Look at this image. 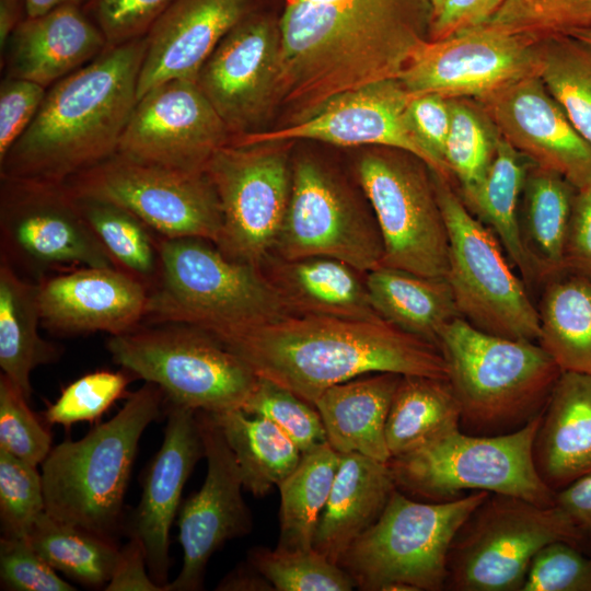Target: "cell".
<instances>
[{"label": "cell", "mask_w": 591, "mask_h": 591, "mask_svg": "<svg viewBox=\"0 0 591 591\" xmlns=\"http://www.w3.org/2000/svg\"><path fill=\"white\" fill-rule=\"evenodd\" d=\"M276 103L308 117L331 97L397 79L424 39L408 0H283Z\"/></svg>", "instance_id": "cell-1"}, {"label": "cell", "mask_w": 591, "mask_h": 591, "mask_svg": "<svg viewBox=\"0 0 591 591\" xmlns=\"http://www.w3.org/2000/svg\"><path fill=\"white\" fill-rule=\"evenodd\" d=\"M217 339L257 378L312 405L328 387L374 372L448 379L436 345L383 318L289 314Z\"/></svg>", "instance_id": "cell-2"}, {"label": "cell", "mask_w": 591, "mask_h": 591, "mask_svg": "<svg viewBox=\"0 0 591 591\" xmlns=\"http://www.w3.org/2000/svg\"><path fill=\"white\" fill-rule=\"evenodd\" d=\"M144 37L108 47L47 89L0 177L65 183L117 153L137 102Z\"/></svg>", "instance_id": "cell-3"}, {"label": "cell", "mask_w": 591, "mask_h": 591, "mask_svg": "<svg viewBox=\"0 0 591 591\" xmlns=\"http://www.w3.org/2000/svg\"><path fill=\"white\" fill-rule=\"evenodd\" d=\"M460 405V429L472 436L518 431L538 417L561 374L537 343L484 332L457 317L438 340Z\"/></svg>", "instance_id": "cell-4"}, {"label": "cell", "mask_w": 591, "mask_h": 591, "mask_svg": "<svg viewBox=\"0 0 591 591\" xmlns=\"http://www.w3.org/2000/svg\"><path fill=\"white\" fill-rule=\"evenodd\" d=\"M165 399L158 385L146 382L109 420L51 448L40 464L45 512L114 538L140 438Z\"/></svg>", "instance_id": "cell-5"}, {"label": "cell", "mask_w": 591, "mask_h": 591, "mask_svg": "<svg viewBox=\"0 0 591 591\" xmlns=\"http://www.w3.org/2000/svg\"><path fill=\"white\" fill-rule=\"evenodd\" d=\"M160 275L144 320L198 327L218 338L291 314L260 267L212 242L158 235Z\"/></svg>", "instance_id": "cell-6"}, {"label": "cell", "mask_w": 591, "mask_h": 591, "mask_svg": "<svg viewBox=\"0 0 591 591\" xmlns=\"http://www.w3.org/2000/svg\"><path fill=\"white\" fill-rule=\"evenodd\" d=\"M488 494L473 491L432 502L414 500L396 488L378 520L351 543L338 565L364 591L445 590L452 540Z\"/></svg>", "instance_id": "cell-7"}, {"label": "cell", "mask_w": 591, "mask_h": 591, "mask_svg": "<svg viewBox=\"0 0 591 591\" xmlns=\"http://www.w3.org/2000/svg\"><path fill=\"white\" fill-rule=\"evenodd\" d=\"M541 416L518 431L499 436H472L459 428L392 457L387 464L396 487L432 502L487 491L554 506L555 491L542 480L533 461Z\"/></svg>", "instance_id": "cell-8"}, {"label": "cell", "mask_w": 591, "mask_h": 591, "mask_svg": "<svg viewBox=\"0 0 591 591\" xmlns=\"http://www.w3.org/2000/svg\"><path fill=\"white\" fill-rule=\"evenodd\" d=\"M115 363L158 385L166 402L208 413L242 408L258 378L209 333L186 324L161 323L111 336Z\"/></svg>", "instance_id": "cell-9"}, {"label": "cell", "mask_w": 591, "mask_h": 591, "mask_svg": "<svg viewBox=\"0 0 591 591\" xmlns=\"http://www.w3.org/2000/svg\"><path fill=\"white\" fill-rule=\"evenodd\" d=\"M554 541L586 544L555 505L489 493L452 540L445 590L522 591L533 557Z\"/></svg>", "instance_id": "cell-10"}, {"label": "cell", "mask_w": 591, "mask_h": 591, "mask_svg": "<svg viewBox=\"0 0 591 591\" xmlns=\"http://www.w3.org/2000/svg\"><path fill=\"white\" fill-rule=\"evenodd\" d=\"M431 172L449 235L445 278L461 316L490 334L537 341V308L500 241L456 195L450 179Z\"/></svg>", "instance_id": "cell-11"}, {"label": "cell", "mask_w": 591, "mask_h": 591, "mask_svg": "<svg viewBox=\"0 0 591 591\" xmlns=\"http://www.w3.org/2000/svg\"><path fill=\"white\" fill-rule=\"evenodd\" d=\"M429 170L418 158L398 150L366 152L356 165L382 236L381 265L445 277L449 235Z\"/></svg>", "instance_id": "cell-12"}, {"label": "cell", "mask_w": 591, "mask_h": 591, "mask_svg": "<svg viewBox=\"0 0 591 591\" xmlns=\"http://www.w3.org/2000/svg\"><path fill=\"white\" fill-rule=\"evenodd\" d=\"M0 258L35 281L80 267H115L65 183L0 177Z\"/></svg>", "instance_id": "cell-13"}, {"label": "cell", "mask_w": 591, "mask_h": 591, "mask_svg": "<svg viewBox=\"0 0 591 591\" xmlns=\"http://www.w3.org/2000/svg\"><path fill=\"white\" fill-rule=\"evenodd\" d=\"M78 197L125 208L162 237L219 242L222 216L205 172L193 173L115 154L65 182Z\"/></svg>", "instance_id": "cell-14"}, {"label": "cell", "mask_w": 591, "mask_h": 591, "mask_svg": "<svg viewBox=\"0 0 591 591\" xmlns=\"http://www.w3.org/2000/svg\"><path fill=\"white\" fill-rule=\"evenodd\" d=\"M383 241L368 210L329 167L310 157L291 164V193L273 254L326 256L366 274L382 264Z\"/></svg>", "instance_id": "cell-15"}, {"label": "cell", "mask_w": 591, "mask_h": 591, "mask_svg": "<svg viewBox=\"0 0 591 591\" xmlns=\"http://www.w3.org/2000/svg\"><path fill=\"white\" fill-rule=\"evenodd\" d=\"M277 144L229 142L205 170L222 216L216 246L228 257L257 267L274 252L291 193V164Z\"/></svg>", "instance_id": "cell-16"}, {"label": "cell", "mask_w": 591, "mask_h": 591, "mask_svg": "<svg viewBox=\"0 0 591 591\" xmlns=\"http://www.w3.org/2000/svg\"><path fill=\"white\" fill-rule=\"evenodd\" d=\"M541 46L535 35L489 24L441 39H421L398 76L412 94L478 101L532 74H538Z\"/></svg>", "instance_id": "cell-17"}, {"label": "cell", "mask_w": 591, "mask_h": 591, "mask_svg": "<svg viewBox=\"0 0 591 591\" xmlns=\"http://www.w3.org/2000/svg\"><path fill=\"white\" fill-rule=\"evenodd\" d=\"M231 138L228 126L196 82L170 80L137 100L117 154L199 173L205 172L212 155Z\"/></svg>", "instance_id": "cell-18"}, {"label": "cell", "mask_w": 591, "mask_h": 591, "mask_svg": "<svg viewBox=\"0 0 591 591\" xmlns=\"http://www.w3.org/2000/svg\"><path fill=\"white\" fill-rule=\"evenodd\" d=\"M414 95L398 79L372 82L331 97L286 127L236 135L231 142L252 146L309 139L340 147L380 146L409 153L445 177L410 127L407 107Z\"/></svg>", "instance_id": "cell-19"}, {"label": "cell", "mask_w": 591, "mask_h": 591, "mask_svg": "<svg viewBox=\"0 0 591 591\" xmlns=\"http://www.w3.org/2000/svg\"><path fill=\"white\" fill-rule=\"evenodd\" d=\"M207 473L202 486L178 510L183 567L164 591L202 589L210 557L224 543L248 534L253 522L242 496V477L232 450L212 415L196 410Z\"/></svg>", "instance_id": "cell-20"}, {"label": "cell", "mask_w": 591, "mask_h": 591, "mask_svg": "<svg viewBox=\"0 0 591 591\" xmlns=\"http://www.w3.org/2000/svg\"><path fill=\"white\" fill-rule=\"evenodd\" d=\"M279 63L278 19L255 10L223 37L195 82L232 136L242 135L276 103Z\"/></svg>", "instance_id": "cell-21"}, {"label": "cell", "mask_w": 591, "mask_h": 591, "mask_svg": "<svg viewBox=\"0 0 591 591\" xmlns=\"http://www.w3.org/2000/svg\"><path fill=\"white\" fill-rule=\"evenodd\" d=\"M498 134L534 165L577 189L591 183V144L577 131L538 74L479 100Z\"/></svg>", "instance_id": "cell-22"}, {"label": "cell", "mask_w": 591, "mask_h": 591, "mask_svg": "<svg viewBox=\"0 0 591 591\" xmlns=\"http://www.w3.org/2000/svg\"><path fill=\"white\" fill-rule=\"evenodd\" d=\"M166 403L163 442L146 470L141 498L128 523L129 536L143 546L151 578L163 588L169 583L171 565L170 530L183 488L205 456L196 410Z\"/></svg>", "instance_id": "cell-23"}, {"label": "cell", "mask_w": 591, "mask_h": 591, "mask_svg": "<svg viewBox=\"0 0 591 591\" xmlns=\"http://www.w3.org/2000/svg\"><path fill=\"white\" fill-rule=\"evenodd\" d=\"M42 324L63 334L120 335L144 321L149 289L115 267H80L42 278Z\"/></svg>", "instance_id": "cell-24"}, {"label": "cell", "mask_w": 591, "mask_h": 591, "mask_svg": "<svg viewBox=\"0 0 591 591\" xmlns=\"http://www.w3.org/2000/svg\"><path fill=\"white\" fill-rule=\"evenodd\" d=\"M255 10L256 0H173L144 36L137 100L170 80L195 82L223 37Z\"/></svg>", "instance_id": "cell-25"}, {"label": "cell", "mask_w": 591, "mask_h": 591, "mask_svg": "<svg viewBox=\"0 0 591 591\" xmlns=\"http://www.w3.org/2000/svg\"><path fill=\"white\" fill-rule=\"evenodd\" d=\"M107 48V42L81 5L67 4L26 16L1 51L4 77L28 80L48 89L85 66Z\"/></svg>", "instance_id": "cell-26"}, {"label": "cell", "mask_w": 591, "mask_h": 591, "mask_svg": "<svg viewBox=\"0 0 591 591\" xmlns=\"http://www.w3.org/2000/svg\"><path fill=\"white\" fill-rule=\"evenodd\" d=\"M533 461L555 493L591 473V374L561 372L536 429Z\"/></svg>", "instance_id": "cell-27"}, {"label": "cell", "mask_w": 591, "mask_h": 591, "mask_svg": "<svg viewBox=\"0 0 591 591\" xmlns=\"http://www.w3.org/2000/svg\"><path fill=\"white\" fill-rule=\"evenodd\" d=\"M260 269L291 314L381 318L371 304L366 274L343 260L326 256L283 259L270 254Z\"/></svg>", "instance_id": "cell-28"}, {"label": "cell", "mask_w": 591, "mask_h": 591, "mask_svg": "<svg viewBox=\"0 0 591 591\" xmlns=\"http://www.w3.org/2000/svg\"><path fill=\"white\" fill-rule=\"evenodd\" d=\"M396 488L387 463L356 452L340 453L313 548L338 564L351 543L378 520Z\"/></svg>", "instance_id": "cell-29"}, {"label": "cell", "mask_w": 591, "mask_h": 591, "mask_svg": "<svg viewBox=\"0 0 591 591\" xmlns=\"http://www.w3.org/2000/svg\"><path fill=\"white\" fill-rule=\"evenodd\" d=\"M401 376L393 372L369 373L335 384L321 394L314 406L335 451L390 462L385 429Z\"/></svg>", "instance_id": "cell-30"}, {"label": "cell", "mask_w": 591, "mask_h": 591, "mask_svg": "<svg viewBox=\"0 0 591 591\" xmlns=\"http://www.w3.org/2000/svg\"><path fill=\"white\" fill-rule=\"evenodd\" d=\"M364 277L371 304L381 318L437 347L442 329L462 317L445 277L383 265Z\"/></svg>", "instance_id": "cell-31"}, {"label": "cell", "mask_w": 591, "mask_h": 591, "mask_svg": "<svg viewBox=\"0 0 591 591\" xmlns=\"http://www.w3.org/2000/svg\"><path fill=\"white\" fill-rule=\"evenodd\" d=\"M40 323L38 282L0 258V368L27 399L34 369L59 357L58 347L39 335Z\"/></svg>", "instance_id": "cell-32"}, {"label": "cell", "mask_w": 591, "mask_h": 591, "mask_svg": "<svg viewBox=\"0 0 591 591\" xmlns=\"http://www.w3.org/2000/svg\"><path fill=\"white\" fill-rule=\"evenodd\" d=\"M577 192L572 184L554 171L534 164L528 171L519 225L536 280L544 281L564 268Z\"/></svg>", "instance_id": "cell-33"}, {"label": "cell", "mask_w": 591, "mask_h": 591, "mask_svg": "<svg viewBox=\"0 0 591 591\" xmlns=\"http://www.w3.org/2000/svg\"><path fill=\"white\" fill-rule=\"evenodd\" d=\"M543 282L537 343L561 371L591 374V275L563 268Z\"/></svg>", "instance_id": "cell-34"}, {"label": "cell", "mask_w": 591, "mask_h": 591, "mask_svg": "<svg viewBox=\"0 0 591 591\" xmlns=\"http://www.w3.org/2000/svg\"><path fill=\"white\" fill-rule=\"evenodd\" d=\"M460 416V405L448 379L402 375L385 429L391 456L409 453L459 429Z\"/></svg>", "instance_id": "cell-35"}, {"label": "cell", "mask_w": 591, "mask_h": 591, "mask_svg": "<svg viewBox=\"0 0 591 591\" xmlns=\"http://www.w3.org/2000/svg\"><path fill=\"white\" fill-rule=\"evenodd\" d=\"M210 414L234 454L243 487L254 496H265L300 462V449L268 419L242 408Z\"/></svg>", "instance_id": "cell-36"}, {"label": "cell", "mask_w": 591, "mask_h": 591, "mask_svg": "<svg viewBox=\"0 0 591 591\" xmlns=\"http://www.w3.org/2000/svg\"><path fill=\"white\" fill-rule=\"evenodd\" d=\"M529 169L523 155L499 137L483 183L471 198L463 200L496 234L512 266L525 282L536 280L519 225V201Z\"/></svg>", "instance_id": "cell-37"}, {"label": "cell", "mask_w": 591, "mask_h": 591, "mask_svg": "<svg viewBox=\"0 0 591 591\" xmlns=\"http://www.w3.org/2000/svg\"><path fill=\"white\" fill-rule=\"evenodd\" d=\"M340 454L328 442L303 453L279 484L278 548L310 549L339 465Z\"/></svg>", "instance_id": "cell-38"}, {"label": "cell", "mask_w": 591, "mask_h": 591, "mask_svg": "<svg viewBox=\"0 0 591 591\" xmlns=\"http://www.w3.org/2000/svg\"><path fill=\"white\" fill-rule=\"evenodd\" d=\"M26 540L57 571L89 588H105L120 549L114 538L60 522L43 512Z\"/></svg>", "instance_id": "cell-39"}, {"label": "cell", "mask_w": 591, "mask_h": 591, "mask_svg": "<svg viewBox=\"0 0 591 591\" xmlns=\"http://www.w3.org/2000/svg\"><path fill=\"white\" fill-rule=\"evenodd\" d=\"M76 198L85 221L115 267L150 290L160 275L158 235L120 206L94 198Z\"/></svg>", "instance_id": "cell-40"}, {"label": "cell", "mask_w": 591, "mask_h": 591, "mask_svg": "<svg viewBox=\"0 0 591 591\" xmlns=\"http://www.w3.org/2000/svg\"><path fill=\"white\" fill-rule=\"evenodd\" d=\"M538 76L577 131L591 144V46L556 33L541 46Z\"/></svg>", "instance_id": "cell-41"}, {"label": "cell", "mask_w": 591, "mask_h": 591, "mask_svg": "<svg viewBox=\"0 0 591 591\" xmlns=\"http://www.w3.org/2000/svg\"><path fill=\"white\" fill-rule=\"evenodd\" d=\"M451 125L444 160L467 200L483 183L500 135L487 114L460 99H449Z\"/></svg>", "instance_id": "cell-42"}, {"label": "cell", "mask_w": 591, "mask_h": 591, "mask_svg": "<svg viewBox=\"0 0 591 591\" xmlns=\"http://www.w3.org/2000/svg\"><path fill=\"white\" fill-rule=\"evenodd\" d=\"M247 561L275 591H350L356 583L349 573L325 555L310 549H282L256 546Z\"/></svg>", "instance_id": "cell-43"}, {"label": "cell", "mask_w": 591, "mask_h": 591, "mask_svg": "<svg viewBox=\"0 0 591 591\" xmlns=\"http://www.w3.org/2000/svg\"><path fill=\"white\" fill-rule=\"evenodd\" d=\"M242 409L275 424L296 443L302 454L327 442L316 407L268 380L258 378Z\"/></svg>", "instance_id": "cell-44"}, {"label": "cell", "mask_w": 591, "mask_h": 591, "mask_svg": "<svg viewBox=\"0 0 591 591\" xmlns=\"http://www.w3.org/2000/svg\"><path fill=\"white\" fill-rule=\"evenodd\" d=\"M45 512L42 473L0 450V520L2 535L26 537L35 520Z\"/></svg>", "instance_id": "cell-45"}, {"label": "cell", "mask_w": 591, "mask_h": 591, "mask_svg": "<svg viewBox=\"0 0 591 591\" xmlns=\"http://www.w3.org/2000/svg\"><path fill=\"white\" fill-rule=\"evenodd\" d=\"M23 392L1 373L0 450L38 466L51 450V434L31 410Z\"/></svg>", "instance_id": "cell-46"}, {"label": "cell", "mask_w": 591, "mask_h": 591, "mask_svg": "<svg viewBox=\"0 0 591 591\" xmlns=\"http://www.w3.org/2000/svg\"><path fill=\"white\" fill-rule=\"evenodd\" d=\"M129 380L123 372L96 371L85 374L60 393L47 408L49 424L70 426L100 418L124 393Z\"/></svg>", "instance_id": "cell-47"}, {"label": "cell", "mask_w": 591, "mask_h": 591, "mask_svg": "<svg viewBox=\"0 0 591 591\" xmlns=\"http://www.w3.org/2000/svg\"><path fill=\"white\" fill-rule=\"evenodd\" d=\"M591 0H503L489 25L518 33H561L586 25Z\"/></svg>", "instance_id": "cell-48"}, {"label": "cell", "mask_w": 591, "mask_h": 591, "mask_svg": "<svg viewBox=\"0 0 591 591\" xmlns=\"http://www.w3.org/2000/svg\"><path fill=\"white\" fill-rule=\"evenodd\" d=\"M522 591H591V556L568 541H554L533 557Z\"/></svg>", "instance_id": "cell-49"}, {"label": "cell", "mask_w": 591, "mask_h": 591, "mask_svg": "<svg viewBox=\"0 0 591 591\" xmlns=\"http://www.w3.org/2000/svg\"><path fill=\"white\" fill-rule=\"evenodd\" d=\"M173 0H86L84 12L103 33L107 48L144 37Z\"/></svg>", "instance_id": "cell-50"}, {"label": "cell", "mask_w": 591, "mask_h": 591, "mask_svg": "<svg viewBox=\"0 0 591 591\" xmlns=\"http://www.w3.org/2000/svg\"><path fill=\"white\" fill-rule=\"evenodd\" d=\"M30 544L26 537L2 535L0 580L2 589L13 591H73Z\"/></svg>", "instance_id": "cell-51"}, {"label": "cell", "mask_w": 591, "mask_h": 591, "mask_svg": "<svg viewBox=\"0 0 591 591\" xmlns=\"http://www.w3.org/2000/svg\"><path fill=\"white\" fill-rule=\"evenodd\" d=\"M47 89L19 78L4 77L0 84V161L36 116Z\"/></svg>", "instance_id": "cell-52"}, {"label": "cell", "mask_w": 591, "mask_h": 591, "mask_svg": "<svg viewBox=\"0 0 591 591\" xmlns=\"http://www.w3.org/2000/svg\"><path fill=\"white\" fill-rule=\"evenodd\" d=\"M407 116L418 140L450 179L452 174L444 160L451 125L450 100L434 93L414 95L407 107Z\"/></svg>", "instance_id": "cell-53"}, {"label": "cell", "mask_w": 591, "mask_h": 591, "mask_svg": "<svg viewBox=\"0 0 591 591\" xmlns=\"http://www.w3.org/2000/svg\"><path fill=\"white\" fill-rule=\"evenodd\" d=\"M503 0H445L431 20L430 39H441L461 31L488 24Z\"/></svg>", "instance_id": "cell-54"}, {"label": "cell", "mask_w": 591, "mask_h": 591, "mask_svg": "<svg viewBox=\"0 0 591 591\" xmlns=\"http://www.w3.org/2000/svg\"><path fill=\"white\" fill-rule=\"evenodd\" d=\"M564 268L591 275V183L578 189L575 198Z\"/></svg>", "instance_id": "cell-55"}, {"label": "cell", "mask_w": 591, "mask_h": 591, "mask_svg": "<svg viewBox=\"0 0 591 591\" xmlns=\"http://www.w3.org/2000/svg\"><path fill=\"white\" fill-rule=\"evenodd\" d=\"M106 591H164L150 576L147 558L141 542L130 537L120 548Z\"/></svg>", "instance_id": "cell-56"}, {"label": "cell", "mask_w": 591, "mask_h": 591, "mask_svg": "<svg viewBox=\"0 0 591 591\" xmlns=\"http://www.w3.org/2000/svg\"><path fill=\"white\" fill-rule=\"evenodd\" d=\"M554 505L566 514L586 544H591V473L556 491Z\"/></svg>", "instance_id": "cell-57"}, {"label": "cell", "mask_w": 591, "mask_h": 591, "mask_svg": "<svg viewBox=\"0 0 591 591\" xmlns=\"http://www.w3.org/2000/svg\"><path fill=\"white\" fill-rule=\"evenodd\" d=\"M216 590L219 591H275L270 582L248 561L240 564L225 575Z\"/></svg>", "instance_id": "cell-58"}, {"label": "cell", "mask_w": 591, "mask_h": 591, "mask_svg": "<svg viewBox=\"0 0 591 591\" xmlns=\"http://www.w3.org/2000/svg\"><path fill=\"white\" fill-rule=\"evenodd\" d=\"M26 16L25 0H0V49Z\"/></svg>", "instance_id": "cell-59"}, {"label": "cell", "mask_w": 591, "mask_h": 591, "mask_svg": "<svg viewBox=\"0 0 591 591\" xmlns=\"http://www.w3.org/2000/svg\"><path fill=\"white\" fill-rule=\"evenodd\" d=\"M86 0H25L27 16H37L44 14L55 8L76 4L83 5Z\"/></svg>", "instance_id": "cell-60"}, {"label": "cell", "mask_w": 591, "mask_h": 591, "mask_svg": "<svg viewBox=\"0 0 591 591\" xmlns=\"http://www.w3.org/2000/svg\"><path fill=\"white\" fill-rule=\"evenodd\" d=\"M561 33H566V34L581 40L582 43L591 46V25L572 27V28L566 30V31H564Z\"/></svg>", "instance_id": "cell-61"}, {"label": "cell", "mask_w": 591, "mask_h": 591, "mask_svg": "<svg viewBox=\"0 0 591 591\" xmlns=\"http://www.w3.org/2000/svg\"><path fill=\"white\" fill-rule=\"evenodd\" d=\"M431 11V20L434 19L443 8L445 0H426Z\"/></svg>", "instance_id": "cell-62"}, {"label": "cell", "mask_w": 591, "mask_h": 591, "mask_svg": "<svg viewBox=\"0 0 591 591\" xmlns=\"http://www.w3.org/2000/svg\"><path fill=\"white\" fill-rule=\"evenodd\" d=\"M586 25H591V8H590V10L588 12V15H587ZM586 25H583V26H586Z\"/></svg>", "instance_id": "cell-63"}]
</instances>
